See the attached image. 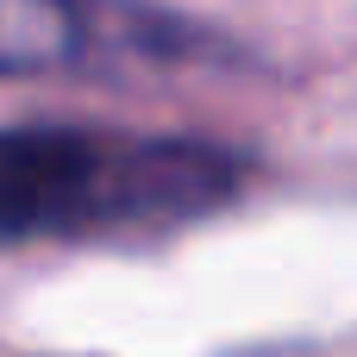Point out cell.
<instances>
[{
  "label": "cell",
  "mask_w": 357,
  "mask_h": 357,
  "mask_svg": "<svg viewBox=\"0 0 357 357\" xmlns=\"http://www.w3.org/2000/svg\"><path fill=\"white\" fill-rule=\"evenodd\" d=\"M207 25L151 0H0V75L157 69L207 56Z\"/></svg>",
  "instance_id": "cell-2"
},
{
  "label": "cell",
  "mask_w": 357,
  "mask_h": 357,
  "mask_svg": "<svg viewBox=\"0 0 357 357\" xmlns=\"http://www.w3.org/2000/svg\"><path fill=\"white\" fill-rule=\"evenodd\" d=\"M245 157L213 138H144L107 126H0V251L38 238L163 232L220 213Z\"/></svg>",
  "instance_id": "cell-1"
}]
</instances>
